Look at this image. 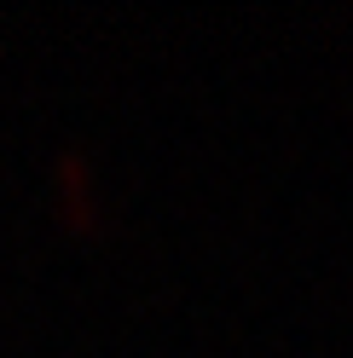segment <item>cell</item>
<instances>
[{"label":"cell","instance_id":"6da1fadb","mask_svg":"<svg viewBox=\"0 0 353 358\" xmlns=\"http://www.w3.org/2000/svg\"><path fill=\"white\" fill-rule=\"evenodd\" d=\"M47 173H53V208L70 220V226H81V231L104 226V196H99L93 162H87L76 145H58L53 162H47Z\"/></svg>","mask_w":353,"mask_h":358}]
</instances>
